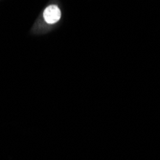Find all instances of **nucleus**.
Wrapping results in <instances>:
<instances>
[{
	"label": "nucleus",
	"mask_w": 160,
	"mask_h": 160,
	"mask_svg": "<svg viewBox=\"0 0 160 160\" xmlns=\"http://www.w3.org/2000/svg\"><path fill=\"white\" fill-rule=\"evenodd\" d=\"M43 18L48 24H54L61 18V10L56 5H50L43 12Z\"/></svg>",
	"instance_id": "f257e3e1"
}]
</instances>
